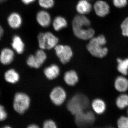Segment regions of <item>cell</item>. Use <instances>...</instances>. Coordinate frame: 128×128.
Here are the masks:
<instances>
[{
    "instance_id": "obj_1",
    "label": "cell",
    "mask_w": 128,
    "mask_h": 128,
    "mask_svg": "<svg viewBox=\"0 0 128 128\" xmlns=\"http://www.w3.org/2000/svg\"><path fill=\"white\" fill-rule=\"evenodd\" d=\"M91 22L85 15L78 14L72 21V30L76 38L82 40H88L94 37L95 31L91 27Z\"/></svg>"
},
{
    "instance_id": "obj_2",
    "label": "cell",
    "mask_w": 128,
    "mask_h": 128,
    "mask_svg": "<svg viewBox=\"0 0 128 128\" xmlns=\"http://www.w3.org/2000/svg\"><path fill=\"white\" fill-rule=\"evenodd\" d=\"M106 42L105 37L102 34L93 37L90 40L88 44V50L94 57L103 58L108 54L107 48L104 46Z\"/></svg>"
},
{
    "instance_id": "obj_3",
    "label": "cell",
    "mask_w": 128,
    "mask_h": 128,
    "mask_svg": "<svg viewBox=\"0 0 128 128\" xmlns=\"http://www.w3.org/2000/svg\"><path fill=\"white\" fill-rule=\"evenodd\" d=\"M89 100L87 97L82 94H76L68 102L67 109L73 115L84 112L89 106Z\"/></svg>"
},
{
    "instance_id": "obj_4",
    "label": "cell",
    "mask_w": 128,
    "mask_h": 128,
    "mask_svg": "<svg viewBox=\"0 0 128 128\" xmlns=\"http://www.w3.org/2000/svg\"><path fill=\"white\" fill-rule=\"evenodd\" d=\"M30 98L27 94L22 92H18L13 98L12 107L14 111L19 114H23L29 108Z\"/></svg>"
},
{
    "instance_id": "obj_5",
    "label": "cell",
    "mask_w": 128,
    "mask_h": 128,
    "mask_svg": "<svg viewBox=\"0 0 128 128\" xmlns=\"http://www.w3.org/2000/svg\"><path fill=\"white\" fill-rule=\"evenodd\" d=\"M40 48L42 50H50L55 48L59 40L50 32H41L38 36Z\"/></svg>"
},
{
    "instance_id": "obj_6",
    "label": "cell",
    "mask_w": 128,
    "mask_h": 128,
    "mask_svg": "<svg viewBox=\"0 0 128 128\" xmlns=\"http://www.w3.org/2000/svg\"><path fill=\"white\" fill-rule=\"evenodd\" d=\"M95 116L90 111L81 112L75 115V122L80 128H87L94 123Z\"/></svg>"
},
{
    "instance_id": "obj_7",
    "label": "cell",
    "mask_w": 128,
    "mask_h": 128,
    "mask_svg": "<svg viewBox=\"0 0 128 128\" xmlns=\"http://www.w3.org/2000/svg\"><path fill=\"white\" fill-rule=\"evenodd\" d=\"M54 50L56 55L62 64H66L68 62L73 56V51L69 46L57 45Z\"/></svg>"
},
{
    "instance_id": "obj_8",
    "label": "cell",
    "mask_w": 128,
    "mask_h": 128,
    "mask_svg": "<svg viewBox=\"0 0 128 128\" xmlns=\"http://www.w3.org/2000/svg\"><path fill=\"white\" fill-rule=\"evenodd\" d=\"M47 58V55L43 50H37L35 55L30 56L27 60L28 65L32 68H38L44 63Z\"/></svg>"
},
{
    "instance_id": "obj_9",
    "label": "cell",
    "mask_w": 128,
    "mask_h": 128,
    "mask_svg": "<svg viewBox=\"0 0 128 128\" xmlns=\"http://www.w3.org/2000/svg\"><path fill=\"white\" fill-rule=\"evenodd\" d=\"M50 97V100L54 105L60 106L64 103L66 99V92L63 88L57 86L52 90Z\"/></svg>"
},
{
    "instance_id": "obj_10",
    "label": "cell",
    "mask_w": 128,
    "mask_h": 128,
    "mask_svg": "<svg viewBox=\"0 0 128 128\" xmlns=\"http://www.w3.org/2000/svg\"><path fill=\"white\" fill-rule=\"evenodd\" d=\"M94 9L96 15L100 17L106 16L110 12L109 4L102 0H98L94 4Z\"/></svg>"
},
{
    "instance_id": "obj_11",
    "label": "cell",
    "mask_w": 128,
    "mask_h": 128,
    "mask_svg": "<svg viewBox=\"0 0 128 128\" xmlns=\"http://www.w3.org/2000/svg\"><path fill=\"white\" fill-rule=\"evenodd\" d=\"M14 50L8 48H3L0 52V62L3 65L10 64L14 60Z\"/></svg>"
},
{
    "instance_id": "obj_12",
    "label": "cell",
    "mask_w": 128,
    "mask_h": 128,
    "mask_svg": "<svg viewBox=\"0 0 128 128\" xmlns=\"http://www.w3.org/2000/svg\"><path fill=\"white\" fill-rule=\"evenodd\" d=\"M36 20L38 23L43 28H47L51 23V17L48 12L44 10H40L37 12Z\"/></svg>"
},
{
    "instance_id": "obj_13",
    "label": "cell",
    "mask_w": 128,
    "mask_h": 128,
    "mask_svg": "<svg viewBox=\"0 0 128 128\" xmlns=\"http://www.w3.org/2000/svg\"><path fill=\"white\" fill-rule=\"evenodd\" d=\"M91 4L87 0H80L76 6V10L78 14L85 15L89 14L92 9Z\"/></svg>"
},
{
    "instance_id": "obj_14",
    "label": "cell",
    "mask_w": 128,
    "mask_h": 128,
    "mask_svg": "<svg viewBox=\"0 0 128 128\" xmlns=\"http://www.w3.org/2000/svg\"><path fill=\"white\" fill-rule=\"evenodd\" d=\"M10 26L14 29H17L21 26L22 24V18L18 13L14 12L10 14L8 19Z\"/></svg>"
},
{
    "instance_id": "obj_15",
    "label": "cell",
    "mask_w": 128,
    "mask_h": 128,
    "mask_svg": "<svg viewBox=\"0 0 128 128\" xmlns=\"http://www.w3.org/2000/svg\"><path fill=\"white\" fill-rule=\"evenodd\" d=\"M4 77L6 82L11 84H16L20 80L19 74L16 70L12 68L9 69L5 72Z\"/></svg>"
},
{
    "instance_id": "obj_16",
    "label": "cell",
    "mask_w": 128,
    "mask_h": 128,
    "mask_svg": "<svg viewBox=\"0 0 128 128\" xmlns=\"http://www.w3.org/2000/svg\"><path fill=\"white\" fill-rule=\"evenodd\" d=\"M11 45L13 50L18 54H22L24 51L25 44L21 37L18 35H15L12 38Z\"/></svg>"
},
{
    "instance_id": "obj_17",
    "label": "cell",
    "mask_w": 128,
    "mask_h": 128,
    "mask_svg": "<svg viewBox=\"0 0 128 128\" xmlns=\"http://www.w3.org/2000/svg\"><path fill=\"white\" fill-rule=\"evenodd\" d=\"M60 69L57 65L54 64L46 67L44 70V75L50 80H52L58 77L60 74Z\"/></svg>"
},
{
    "instance_id": "obj_18",
    "label": "cell",
    "mask_w": 128,
    "mask_h": 128,
    "mask_svg": "<svg viewBox=\"0 0 128 128\" xmlns=\"http://www.w3.org/2000/svg\"><path fill=\"white\" fill-rule=\"evenodd\" d=\"M114 87L120 92H125L128 89V80L124 76H118L114 82Z\"/></svg>"
},
{
    "instance_id": "obj_19",
    "label": "cell",
    "mask_w": 128,
    "mask_h": 128,
    "mask_svg": "<svg viewBox=\"0 0 128 128\" xmlns=\"http://www.w3.org/2000/svg\"><path fill=\"white\" fill-rule=\"evenodd\" d=\"M64 80L67 85L74 86L76 85L79 80L78 74L76 71L70 70L66 72L64 75Z\"/></svg>"
},
{
    "instance_id": "obj_20",
    "label": "cell",
    "mask_w": 128,
    "mask_h": 128,
    "mask_svg": "<svg viewBox=\"0 0 128 128\" xmlns=\"http://www.w3.org/2000/svg\"><path fill=\"white\" fill-rule=\"evenodd\" d=\"M53 28L57 32L60 31L63 28H65L68 26V22L66 18L63 16H57L53 20Z\"/></svg>"
},
{
    "instance_id": "obj_21",
    "label": "cell",
    "mask_w": 128,
    "mask_h": 128,
    "mask_svg": "<svg viewBox=\"0 0 128 128\" xmlns=\"http://www.w3.org/2000/svg\"><path fill=\"white\" fill-rule=\"evenodd\" d=\"M92 109L96 113L98 114H103L106 110V104L104 101L100 98L95 99L92 104Z\"/></svg>"
},
{
    "instance_id": "obj_22",
    "label": "cell",
    "mask_w": 128,
    "mask_h": 128,
    "mask_svg": "<svg viewBox=\"0 0 128 128\" xmlns=\"http://www.w3.org/2000/svg\"><path fill=\"white\" fill-rule=\"evenodd\" d=\"M118 63V70L122 74L126 76L128 73V58L125 59L118 58L117 60Z\"/></svg>"
},
{
    "instance_id": "obj_23",
    "label": "cell",
    "mask_w": 128,
    "mask_h": 128,
    "mask_svg": "<svg viewBox=\"0 0 128 128\" xmlns=\"http://www.w3.org/2000/svg\"><path fill=\"white\" fill-rule=\"evenodd\" d=\"M116 104L118 108L124 109L128 106V95L122 94L118 96L116 100Z\"/></svg>"
},
{
    "instance_id": "obj_24",
    "label": "cell",
    "mask_w": 128,
    "mask_h": 128,
    "mask_svg": "<svg viewBox=\"0 0 128 128\" xmlns=\"http://www.w3.org/2000/svg\"><path fill=\"white\" fill-rule=\"evenodd\" d=\"M40 6L44 9H50L54 5V0H38Z\"/></svg>"
},
{
    "instance_id": "obj_25",
    "label": "cell",
    "mask_w": 128,
    "mask_h": 128,
    "mask_svg": "<svg viewBox=\"0 0 128 128\" xmlns=\"http://www.w3.org/2000/svg\"><path fill=\"white\" fill-rule=\"evenodd\" d=\"M118 128H128V118L122 116L118 119L117 122Z\"/></svg>"
},
{
    "instance_id": "obj_26",
    "label": "cell",
    "mask_w": 128,
    "mask_h": 128,
    "mask_svg": "<svg viewBox=\"0 0 128 128\" xmlns=\"http://www.w3.org/2000/svg\"><path fill=\"white\" fill-rule=\"evenodd\" d=\"M122 33L124 36L128 37V17L125 18L121 25Z\"/></svg>"
},
{
    "instance_id": "obj_27",
    "label": "cell",
    "mask_w": 128,
    "mask_h": 128,
    "mask_svg": "<svg viewBox=\"0 0 128 128\" xmlns=\"http://www.w3.org/2000/svg\"><path fill=\"white\" fill-rule=\"evenodd\" d=\"M8 114L6 108L2 104H0V122H2L7 119Z\"/></svg>"
},
{
    "instance_id": "obj_28",
    "label": "cell",
    "mask_w": 128,
    "mask_h": 128,
    "mask_svg": "<svg viewBox=\"0 0 128 128\" xmlns=\"http://www.w3.org/2000/svg\"><path fill=\"white\" fill-rule=\"evenodd\" d=\"M113 4L115 7L122 8L125 7L128 3V0H112Z\"/></svg>"
},
{
    "instance_id": "obj_29",
    "label": "cell",
    "mask_w": 128,
    "mask_h": 128,
    "mask_svg": "<svg viewBox=\"0 0 128 128\" xmlns=\"http://www.w3.org/2000/svg\"><path fill=\"white\" fill-rule=\"evenodd\" d=\"M43 128H58L55 122L52 120H48L44 122Z\"/></svg>"
},
{
    "instance_id": "obj_30",
    "label": "cell",
    "mask_w": 128,
    "mask_h": 128,
    "mask_svg": "<svg viewBox=\"0 0 128 128\" xmlns=\"http://www.w3.org/2000/svg\"><path fill=\"white\" fill-rule=\"evenodd\" d=\"M21 0L24 4L28 5L33 3L36 0Z\"/></svg>"
},
{
    "instance_id": "obj_31",
    "label": "cell",
    "mask_w": 128,
    "mask_h": 128,
    "mask_svg": "<svg viewBox=\"0 0 128 128\" xmlns=\"http://www.w3.org/2000/svg\"><path fill=\"white\" fill-rule=\"evenodd\" d=\"M27 128H40L38 126L37 124H32L28 126Z\"/></svg>"
},
{
    "instance_id": "obj_32",
    "label": "cell",
    "mask_w": 128,
    "mask_h": 128,
    "mask_svg": "<svg viewBox=\"0 0 128 128\" xmlns=\"http://www.w3.org/2000/svg\"><path fill=\"white\" fill-rule=\"evenodd\" d=\"M3 32H4V31H3V28H2V27L1 26V25H0V40L1 38H2V35H3Z\"/></svg>"
},
{
    "instance_id": "obj_33",
    "label": "cell",
    "mask_w": 128,
    "mask_h": 128,
    "mask_svg": "<svg viewBox=\"0 0 128 128\" xmlns=\"http://www.w3.org/2000/svg\"><path fill=\"white\" fill-rule=\"evenodd\" d=\"M12 128L11 126H8V125H6V126H4L3 128Z\"/></svg>"
},
{
    "instance_id": "obj_34",
    "label": "cell",
    "mask_w": 128,
    "mask_h": 128,
    "mask_svg": "<svg viewBox=\"0 0 128 128\" xmlns=\"http://www.w3.org/2000/svg\"><path fill=\"white\" fill-rule=\"evenodd\" d=\"M6 0H0V2H4Z\"/></svg>"
},
{
    "instance_id": "obj_35",
    "label": "cell",
    "mask_w": 128,
    "mask_h": 128,
    "mask_svg": "<svg viewBox=\"0 0 128 128\" xmlns=\"http://www.w3.org/2000/svg\"></svg>"
},
{
    "instance_id": "obj_36",
    "label": "cell",
    "mask_w": 128,
    "mask_h": 128,
    "mask_svg": "<svg viewBox=\"0 0 128 128\" xmlns=\"http://www.w3.org/2000/svg\"></svg>"
},
{
    "instance_id": "obj_37",
    "label": "cell",
    "mask_w": 128,
    "mask_h": 128,
    "mask_svg": "<svg viewBox=\"0 0 128 128\" xmlns=\"http://www.w3.org/2000/svg\"></svg>"
}]
</instances>
